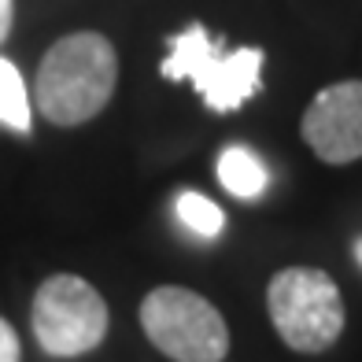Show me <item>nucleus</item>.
<instances>
[{
	"label": "nucleus",
	"mask_w": 362,
	"mask_h": 362,
	"mask_svg": "<svg viewBox=\"0 0 362 362\" xmlns=\"http://www.w3.org/2000/svg\"><path fill=\"white\" fill-rule=\"evenodd\" d=\"M115 81H119L115 45L104 34L78 30L45 52L34 81V100L48 122L81 126L107 107Z\"/></svg>",
	"instance_id": "f257e3e1"
},
{
	"label": "nucleus",
	"mask_w": 362,
	"mask_h": 362,
	"mask_svg": "<svg viewBox=\"0 0 362 362\" xmlns=\"http://www.w3.org/2000/svg\"><path fill=\"white\" fill-rule=\"evenodd\" d=\"M262 48H237L222 52V41H215L200 23L185 26L177 37H170V56L163 59L159 74L167 81H192L211 111H237L262 89Z\"/></svg>",
	"instance_id": "f03ea898"
},
{
	"label": "nucleus",
	"mask_w": 362,
	"mask_h": 362,
	"mask_svg": "<svg viewBox=\"0 0 362 362\" xmlns=\"http://www.w3.org/2000/svg\"><path fill=\"white\" fill-rule=\"evenodd\" d=\"M267 310L292 351L318 355L344 333V300L337 281L315 267H285L267 285Z\"/></svg>",
	"instance_id": "7ed1b4c3"
},
{
	"label": "nucleus",
	"mask_w": 362,
	"mask_h": 362,
	"mask_svg": "<svg viewBox=\"0 0 362 362\" xmlns=\"http://www.w3.org/2000/svg\"><path fill=\"white\" fill-rule=\"evenodd\" d=\"M141 329L174 362H222L229 329L215 303L181 285H159L141 303Z\"/></svg>",
	"instance_id": "20e7f679"
},
{
	"label": "nucleus",
	"mask_w": 362,
	"mask_h": 362,
	"mask_svg": "<svg viewBox=\"0 0 362 362\" xmlns=\"http://www.w3.org/2000/svg\"><path fill=\"white\" fill-rule=\"evenodd\" d=\"M30 325L41 351L56 358H74L93 351L107 333V303L86 277L56 274L37 288Z\"/></svg>",
	"instance_id": "39448f33"
},
{
	"label": "nucleus",
	"mask_w": 362,
	"mask_h": 362,
	"mask_svg": "<svg viewBox=\"0 0 362 362\" xmlns=\"http://www.w3.org/2000/svg\"><path fill=\"white\" fill-rule=\"evenodd\" d=\"M303 141L322 163L348 167L362 159V81H337L303 111Z\"/></svg>",
	"instance_id": "423d86ee"
},
{
	"label": "nucleus",
	"mask_w": 362,
	"mask_h": 362,
	"mask_svg": "<svg viewBox=\"0 0 362 362\" xmlns=\"http://www.w3.org/2000/svg\"><path fill=\"white\" fill-rule=\"evenodd\" d=\"M218 181L237 196V200H255V196L267 192L270 174L262 167V159L244 144H229L218 156Z\"/></svg>",
	"instance_id": "0eeeda50"
},
{
	"label": "nucleus",
	"mask_w": 362,
	"mask_h": 362,
	"mask_svg": "<svg viewBox=\"0 0 362 362\" xmlns=\"http://www.w3.org/2000/svg\"><path fill=\"white\" fill-rule=\"evenodd\" d=\"M30 119H34V111H30V96H26V81L19 74L11 59L0 56V122L26 134L30 129Z\"/></svg>",
	"instance_id": "6e6552de"
},
{
	"label": "nucleus",
	"mask_w": 362,
	"mask_h": 362,
	"mask_svg": "<svg viewBox=\"0 0 362 362\" xmlns=\"http://www.w3.org/2000/svg\"><path fill=\"white\" fill-rule=\"evenodd\" d=\"M177 215H181V222H185L192 233H200V237H218L222 226H226L222 207L211 204L207 196H200V192H181L177 196Z\"/></svg>",
	"instance_id": "1a4fd4ad"
},
{
	"label": "nucleus",
	"mask_w": 362,
	"mask_h": 362,
	"mask_svg": "<svg viewBox=\"0 0 362 362\" xmlns=\"http://www.w3.org/2000/svg\"><path fill=\"white\" fill-rule=\"evenodd\" d=\"M0 362H19V337L4 318H0Z\"/></svg>",
	"instance_id": "9d476101"
},
{
	"label": "nucleus",
	"mask_w": 362,
	"mask_h": 362,
	"mask_svg": "<svg viewBox=\"0 0 362 362\" xmlns=\"http://www.w3.org/2000/svg\"><path fill=\"white\" fill-rule=\"evenodd\" d=\"M11 19H15V0H0V41L11 34Z\"/></svg>",
	"instance_id": "9b49d317"
},
{
	"label": "nucleus",
	"mask_w": 362,
	"mask_h": 362,
	"mask_svg": "<svg viewBox=\"0 0 362 362\" xmlns=\"http://www.w3.org/2000/svg\"><path fill=\"white\" fill-rule=\"evenodd\" d=\"M355 255H358V262H362V240L355 244Z\"/></svg>",
	"instance_id": "f8f14e48"
}]
</instances>
